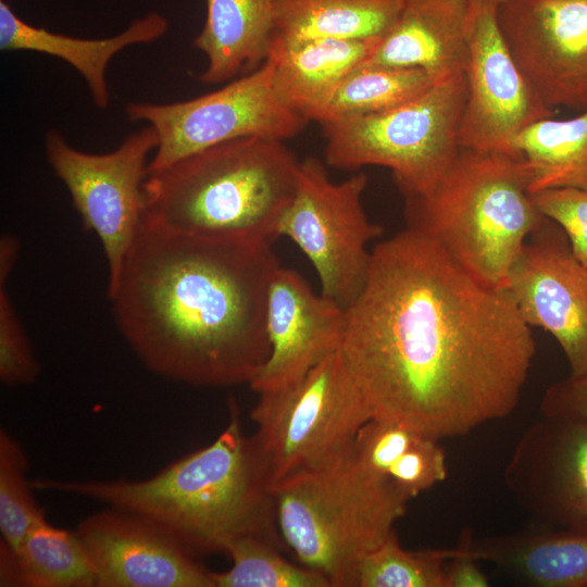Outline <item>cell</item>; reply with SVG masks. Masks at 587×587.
<instances>
[{
  "label": "cell",
  "mask_w": 587,
  "mask_h": 587,
  "mask_svg": "<svg viewBox=\"0 0 587 587\" xmlns=\"http://www.w3.org/2000/svg\"><path fill=\"white\" fill-rule=\"evenodd\" d=\"M271 242L182 234L143 216L108 296L153 374L193 387L250 384L270 354Z\"/></svg>",
  "instance_id": "obj_2"
},
{
  "label": "cell",
  "mask_w": 587,
  "mask_h": 587,
  "mask_svg": "<svg viewBox=\"0 0 587 587\" xmlns=\"http://www.w3.org/2000/svg\"><path fill=\"white\" fill-rule=\"evenodd\" d=\"M498 4L471 0L467 20L466 99L461 148L510 153L527 127L557 111L546 107L521 72L498 24Z\"/></svg>",
  "instance_id": "obj_12"
},
{
  "label": "cell",
  "mask_w": 587,
  "mask_h": 587,
  "mask_svg": "<svg viewBox=\"0 0 587 587\" xmlns=\"http://www.w3.org/2000/svg\"><path fill=\"white\" fill-rule=\"evenodd\" d=\"M458 547L520 585L587 587V532L557 528L478 539L465 532Z\"/></svg>",
  "instance_id": "obj_20"
},
{
  "label": "cell",
  "mask_w": 587,
  "mask_h": 587,
  "mask_svg": "<svg viewBox=\"0 0 587 587\" xmlns=\"http://www.w3.org/2000/svg\"><path fill=\"white\" fill-rule=\"evenodd\" d=\"M402 4L403 0H275L271 47L324 38L382 39Z\"/></svg>",
  "instance_id": "obj_23"
},
{
  "label": "cell",
  "mask_w": 587,
  "mask_h": 587,
  "mask_svg": "<svg viewBox=\"0 0 587 587\" xmlns=\"http://www.w3.org/2000/svg\"><path fill=\"white\" fill-rule=\"evenodd\" d=\"M28 458L20 441L0 428V550L14 551L32 527L47 520L36 501Z\"/></svg>",
  "instance_id": "obj_28"
},
{
  "label": "cell",
  "mask_w": 587,
  "mask_h": 587,
  "mask_svg": "<svg viewBox=\"0 0 587 587\" xmlns=\"http://www.w3.org/2000/svg\"><path fill=\"white\" fill-rule=\"evenodd\" d=\"M20 252L18 240L10 234L0 239V287H5Z\"/></svg>",
  "instance_id": "obj_36"
},
{
  "label": "cell",
  "mask_w": 587,
  "mask_h": 587,
  "mask_svg": "<svg viewBox=\"0 0 587 587\" xmlns=\"http://www.w3.org/2000/svg\"><path fill=\"white\" fill-rule=\"evenodd\" d=\"M232 565L213 572L214 587H330L320 573L296 565L280 548L259 537H243L228 548Z\"/></svg>",
  "instance_id": "obj_27"
},
{
  "label": "cell",
  "mask_w": 587,
  "mask_h": 587,
  "mask_svg": "<svg viewBox=\"0 0 587 587\" xmlns=\"http://www.w3.org/2000/svg\"><path fill=\"white\" fill-rule=\"evenodd\" d=\"M498 24L542 103L587 108V0H507Z\"/></svg>",
  "instance_id": "obj_13"
},
{
  "label": "cell",
  "mask_w": 587,
  "mask_h": 587,
  "mask_svg": "<svg viewBox=\"0 0 587 587\" xmlns=\"http://www.w3.org/2000/svg\"><path fill=\"white\" fill-rule=\"evenodd\" d=\"M379 41L324 38L271 47L266 61L272 65L276 96L288 109L311 121Z\"/></svg>",
  "instance_id": "obj_21"
},
{
  "label": "cell",
  "mask_w": 587,
  "mask_h": 587,
  "mask_svg": "<svg viewBox=\"0 0 587 587\" xmlns=\"http://www.w3.org/2000/svg\"><path fill=\"white\" fill-rule=\"evenodd\" d=\"M438 441L422 435L389 467L386 477L409 499L446 478V455Z\"/></svg>",
  "instance_id": "obj_32"
},
{
  "label": "cell",
  "mask_w": 587,
  "mask_h": 587,
  "mask_svg": "<svg viewBox=\"0 0 587 587\" xmlns=\"http://www.w3.org/2000/svg\"><path fill=\"white\" fill-rule=\"evenodd\" d=\"M445 573V587H488L489 579L479 567L478 561L459 547L452 549Z\"/></svg>",
  "instance_id": "obj_35"
},
{
  "label": "cell",
  "mask_w": 587,
  "mask_h": 587,
  "mask_svg": "<svg viewBox=\"0 0 587 587\" xmlns=\"http://www.w3.org/2000/svg\"><path fill=\"white\" fill-rule=\"evenodd\" d=\"M39 372L14 304L5 287H0V379L5 386H25L35 382Z\"/></svg>",
  "instance_id": "obj_30"
},
{
  "label": "cell",
  "mask_w": 587,
  "mask_h": 587,
  "mask_svg": "<svg viewBox=\"0 0 587 587\" xmlns=\"http://www.w3.org/2000/svg\"><path fill=\"white\" fill-rule=\"evenodd\" d=\"M339 350L371 420L440 440L514 411L535 340L507 289L408 226L373 247Z\"/></svg>",
  "instance_id": "obj_1"
},
{
  "label": "cell",
  "mask_w": 587,
  "mask_h": 587,
  "mask_svg": "<svg viewBox=\"0 0 587 587\" xmlns=\"http://www.w3.org/2000/svg\"><path fill=\"white\" fill-rule=\"evenodd\" d=\"M125 113L129 121L151 126L158 136L148 173L233 139L286 141L309 122L276 96L268 61L209 93L170 103L130 102Z\"/></svg>",
  "instance_id": "obj_10"
},
{
  "label": "cell",
  "mask_w": 587,
  "mask_h": 587,
  "mask_svg": "<svg viewBox=\"0 0 587 587\" xmlns=\"http://www.w3.org/2000/svg\"><path fill=\"white\" fill-rule=\"evenodd\" d=\"M275 30V0H207L193 46L207 58L199 75L207 85L226 83L260 67Z\"/></svg>",
  "instance_id": "obj_22"
},
{
  "label": "cell",
  "mask_w": 587,
  "mask_h": 587,
  "mask_svg": "<svg viewBox=\"0 0 587 587\" xmlns=\"http://www.w3.org/2000/svg\"><path fill=\"white\" fill-rule=\"evenodd\" d=\"M34 488L92 499L137 514L195 557L224 552L236 540L259 537L278 548L275 482L254 435L242 432L229 401L224 430L207 447L151 477L128 480L33 479Z\"/></svg>",
  "instance_id": "obj_3"
},
{
  "label": "cell",
  "mask_w": 587,
  "mask_h": 587,
  "mask_svg": "<svg viewBox=\"0 0 587 587\" xmlns=\"http://www.w3.org/2000/svg\"><path fill=\"white\" fill-rule=\"evenodd\" d=\"M157 146L158 136L148 125L101 154L74 148L57 129L46 135L49 165L66 187L84 226L102 246L108 286L116 279L143 220V183Z\"/></svg>",
  "instance_id": "obj_11"
},
{
  "label": "cell",
  "mask_w": 587,
  "mask_h": 587,
  "mask_svg": "<svg viewBox=\"0 0 587 587\" xmlns=\"http://www.w3.org/2000/svg\"><path fill=\"white\" fill-rule=\"evenodd\" d=\"M522 319L553 336L571 374L587 371V267L547 218L526 241L505 288Z\"/></svg>",
  "instance_id": "obj_14"
},
{
  "label": "cell",
  "mask_w": 587,
  "mask_h": 587,
  "mask_svg": "<svg viewBox=\"0 0 587 587\" xmlns=\"http://www.w3.org/2000/svg\"><path fill=\"white\" fill-rule=\"evenodd\" d=\"M540 412L587 426V371L552 384L541 399Z\"/></svg>",
  "instance_id": "obj_34"
},
{
  "label": "cell",
  "mask_w": 587,
  "mask_h": 587,
  "mask_svg": "<svg viewBox=\"0 0 587 587\" xmlns=\"http://www.w3.org/2000/svg\"><path fill=\"white\" fill-rule=\"evenodd\" d=\"M452 549L409 551L396 532L367 554L358 570L357 587H445Z\"/></svg>",
  "instance_id": "obj_29"
},
{
  "label": "cell",
  "mask_w": 587,
  "mask_h": 587,
  "mask_svg": "<svg viewBox=\"0 0 587 587\" xmlns=\"http://www.w3.org/2000/svg\"><path fill=\"white\" fill-rule=\"evenodd\" d=\"M407 199L409 227L441 246L482 284L505 289L528 238L545 217L522 158L461 148L428 192Z\"/></svg>",
  "instance_id": "obj_5"
},
{
  "label": "cell",
  "mask_w": 587,
  "mask_h": 587,
  "mask_svg": "<svg viewBox=\"0 0 587 587\" xmlns=\"http://www.w3.org/2000/svg\"><path fill=\"white\" fill-rule=\"evenodd\" d=\"M471 0H403L365 66L409 67L435 82L464 73Z\"/></svg>",
  "instance_id": "obj_18"
},
{
  "label": "cell",
  "mask_w": 587,
  "mask_h": 587,
  "mask_svg": "<svg viewBox=\"0 0 587 587\" xmlns=\"http://www.w3.org/2000/svg\"><path fill=\"white\" fill-rule=\"evenodd\" d=\"M274 495L285 547L330 587H357L361 562L395 533L410 500L388 477L365 467L353 446L282 479Z\"/></svg>",
  "instance_id": "obj_6"
},
{
  "label": "cell",
  "mask_w": 587,
  "mask_h": 587,
  "mask_svg": "<svg viewBox=\"0 0 587 587\" xmlns=\"http://www.w3.org/2000/svg\"><path fill=\"white\" fill-rule=\"evenodd\" d=\"M345 326V308L315 294L297 271L279 265L266 307L270 354L250 387L263 394L295 383L340 348Z\"/></svg>",
  "instance_id": "obj_17"
},
{
  "label": "cell",
  "mask_w": 587,
  "mask_h": 587,
  "mask_svg": "<svg viewBox=\"0 0 587 587\" xmlns=\"http://www.w3.org/2000/svg\"><path fill=\"white\" fill-rule=\"evenodd\" d=\"M490 1H492V2H495V3H497V4H500V3H502V2H504V1H507V0H490Z\"/></svg>",
  "instance_id": "obj_37"
},
{
  "label": "cell",
  "mask_w": 587,
  "mask_h": 587,
  "mask_svg": "<svg viewBox=\"0 0 587 587\" xmlns=\"http://www.w3.org/2000/svg\"><path fill=\"white\" fill-rule=\"evenodd\" d=\"M434 83L419 68L360 65L341 80L311 121L324 125L377 114L412 99Z\"/></svg>",
  "instance_id": "obj_26"
},
{
  "label": "cell",
  "mask_w": 587,
  "mask_h": 587,
  "mask_svg": "<svg viewBox=\"0 0 587 587\" xmlns=\"http://www.w3.org/2000/svg\"><path fill=\"white\" fill-rule=\"evenodd\" d=\"M168 26L164 15L149 12L114 36L77 38L34 26L22 20L5 1L0 0L1 50L34 51L66 62L84 78L99 109H107L111 100L105 77L111 60L133 45L160 39L167 33Z\"/></svg>",
  "instance_id": "obj_19"
},
{
  "label": "cell",
  "mask_w": 587,
  "mask_h": 587,
  "mask_svg": "<svg viewBox=\"0 0 587 587\" xmlns=\"http://www.w3.org/2000/svg\"><path fill=\"white\" fill-rule=\"evenodd\" d=\"M537 210L565 233L575 258L587 267V188L557 187L532 193Z\"/></svg>",
  "instance_id": "obj_31"
},
{
  "label": "cell",
  "mask_w": 587,
  "mask_h": 587,
  "mask_svg": "<svg viewBox=\"0 0 587 587\" xmlns=\"http://www.w3.org/2000/svg\"><path fill=\"white\" fill-rule=\"evenodd\" d=\"M0 585L96 587L95 571L76 529L47 520L29 529L14 551L0 550Z\"/></svg>",
  "instance_id": "obj_24"
},
{
  "label": "cell",
  "mask_w": 587,
  "mask_h": 587,
  "mask_svg": "<svg viewBox=\"0 0 587 587\" xmlns=\"http://www.w3.org/2000/svg\"><path fill=\"white\" fill-rule=\"evenodd\" d=\"M259 397L251 412L253 435L275 485L350 450L371 420L339 349L295 383Z\"/></svg>",
  "instance_id": "obj_8"
},
{
  "label": "cell",
  "mask_w": 587,
  "mask_h": 587,
  "mask_svg": "<svg viewBox=\"0 0 587 587\" xmlns=\"http://www.w3.org/2000/svg\"><path fill=\"white\" fill-rule=\"evenodd\" d=\"M366 184L362 172L335 183L320 160H302L295 197L278 228V236L288 237L312 263L321 294L345 309L366 279L371 242L383 234L363 207Z\"/></svg>",
  "instance_id": "obj_9"
},
{
  "label": "cell",
  "mask_w": 587,
  "mask_h": 587,
  "mask_svg": "<svg viewBox=\"0 0 587 587\" xmlns=\"http://www.w3.org/2000/svg\"><path fill=\"white\" fill-rule=\"evenodd\" d=\"M464 73L435 82L387 111L321 125L326 164L339 170L384 166L405 198L428 192L461 147Z\"/></svg>",
  "instance_id": "obj_7"
},
{
  "label": "cell",
  "mask_w": 587,
  "mask_h": 587,
  "mask_svg": "<svg viewBox=\"0 0 587 587\" xmlns=\"http://www.w3.org/2000/svg\"><path fill=\"white\" fill-rule=\"evenodd\" d=\"M503 477L517 503L538 520L587 532V426L542 416L517 441Z\"/></svg>",
  "instance_id": "obj_15"
},
{
  "label": "cell",
  "mask_w": 587,
  "mask_h": 587,
  "mask_svg": "<svg viewBox=\"0 0 587 587\" xmlns=\"http://www.w3.org/2000/svg\"><path fill=\"white\" fill-rule=\"evenodd\" d=\"M510 153L525 162L532 193L587 188V108L571 118L553 116L534 123L513 140Z\"/></svg>",
  "instance_id": "obj_25"
},
{
  "label": "cell",
  "mask_w": 587,
  "mask_h": 587,
  "mask_svg": "<svg viewBox=\"0 0 587 587\" xmlns=\"http://www.w3.org/2000/svg\"><path fill=\"white\" fill-rule=\"evenodd\" d=\"M421 436L402 424L370 420L358 432L353 451L365 467L386 476L389 467Z\"/></svg>",
  "instance_id": "obj_33"
},
{
  "label": "cell",
  "mask_w": 587,
  "mask_h": 587,
  "mask_svg": "<svg viewBox=\"0 0 587 587\" xmlns=\"http://www.w3.org/2000/svg\"><path fill=\"white\" fill-rule=\"evenodd\" d=\"M300 163L282 140L217 143L147 174L145 217L191 236L271 242L295 197Z\"/></svg>",
  "instance_id": "obj_4"
},
{
  "label": "cell",
  "mask_w": 587,
  "mask_h": 587,
  "mask_svg": "<svg viewBox=\"0 0 587 587\" xmlns=\"http://www.w3.org/2000/svg\"><path fill=\"white\" fill-rule=\"evenodd\" d=\"M76 532L96 587H214L213 571L137 514L109 507L86 516Z\"/></svg>",
  "instance_id": "obj_16"
}]
</instances>
